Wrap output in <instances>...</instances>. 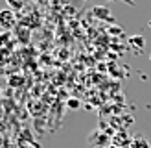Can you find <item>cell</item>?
I'll use <instances>...</instances> for the list:
<instances>
[{
  "label": "cell",
  "mask_w": 151,
  "mask_h": 148,
  "mask_svg": "<svg viewBox=\"0 0 151 148\" xmlns=\"http://www.w3.org/2000/svg\"><path fill=\"white\" fill-rule=\"evenodd\" d=\"M109 33H112V35H120V33H122V28H120V26H111V28H109Z\"/></svg>",
  "instance_id": "9c48e42d"
},
{
  "label": "cell",
  "mask_w": 151,
  "mask_h": 148,
  "mask_svg": "<svg viewBox=\"0 0 151 148\" xmlns=\"http://www.w3.org/2000/svg\"><path fill=\"white\" fill-rule=\"evenodd\" d=\"M24 4H26V0H7V6H9V9H13V11L22 9Z\"/></svg>",
  "instance_id": "5b68a950"
},
{
  "label": "cell",
  "mask_w": 151,
  "mask_h": 148,
  "mask_svg": "<svg viewBox=\"0 0 151 148\" xmlns=\"http://www.w3.org/2000/svg\"><path fill=\"white\" fill-rule=\"evenodd\" d=\"M92 15L96 19H100V20H112V13L107 6H94L92 7Z\"/></svg>",
  "instance_id": "7a4b0ae2"
},
{
  "label": "cell",
  "mask_w": 151,
  "mask_h": 148,
  "mask_svg": "<svg viewBox=\"0 0 151 148\" xmlns=\"http://www.w3.org/2000/svg\"><path fill=\"white\" fill-rule=\"evenodd\" d=\"M131 141H133V139H129L127 135H116V137H114V146H118V143H122V144L125 143L127 146H131Z\"/></svg>",
  "instance_id": "8992f818"
},
{
  "label": "cell",
  "mask_w": 151,
  "mask_h": 148,
  "mask_svg": "<svg viewBox=\"0 0 151 148\" xmlns=\"http://www.w3.org/2000/svg\"><path fill=\"white\" fill-rule=\"evenodd\" d=\"M129 148H151V144H149V141H147L146 137L138 135V137H134V139L131 141V146H129Z\"/></svg>",
  "instance_id": "277c9868"
},
{
  "label": "cell",
  "mask_w": 151,
  "mask_h": 148,
  "mask_svg": "<svg viewBox=\"0 0 151 148\" xmlns=\"http://www.w3.org/2000/svg\"><path fill=\"white\" fill-rule=\"evenodd\" d=\"M29 35H32V30L29 28H26V26H17L15 28V37H17L19 41H22V43H29Z\"/></svg>",
  "instance_id": "3957f363"
},
{
  "label": "cell",
  "mask_w": 151,
  "mask_h": 148,
  "mask_svg": "<svg viewBox=\"0 0 151 148\" xmlns=\"http://www.w3.org/2000/svg\"><path fill=\"white\" fill-rule=\"evenodd\" d=\"M65 2H66V0H50V4L54 6V7H59V6L65 4Z\"/></svg>",
  "instance_id": "30bf717a"
},
{
  "label": "cell",
  "mask_w": 151,
  "mask_h": 148,
  "mask_svg": "<svg viewBox=\"0 0 151 148\" xmlns=\"http://www.w3.org/2000/svg\"><path fill=\"white\" fill-rule=\"evenodd\" d=\"M129 43H133L137 48H140V50H142V48H144V43H146V41H144V37H131Z\"/></svg>",
  "instance_id": "52a82bcc"
},
{
  "label": "cell",
  "mask_w": 151,
  "mask_h": 148,
  "mask_svg": "<svg viewBox=\"0 0 151 148\" xmlns=\"http://www.w3.org/2000/svg\"><path fill=\"white\" fill-rule=\"evenodd\" d=\"M109 148H118V146H109Z\"/></svg>",
  "instance_id": "8fae6325"
},
{
  "label": "cell",
  "mask_w": 151,
  "mask_h": 148,
  "mask_svg": "<svg viewBox=\"0 0 151 148\" xmlns=\"http://www.w3.org/2000/svg\"><path fill=\"white\" fill-rule=\"evenodd\" d=\"M79 106H81L79 100H76V98H70V100H68V107H70V109H78Z\"/></svg>",
  "instance_id": "ba28073f"
},
{
  "label": "cell",
  "mask_w": 151,
  "mask_h": 148,
  "mask_svg": "<svg viewBox=\"0 0 151 148\" xmlns=\"http://www.w3.org/2000/svg\"><path fill=\"white\" fill-rule=\"evenodd\" d=\"M0 28L4 32H9V30L17 28V15H15L13 9H0Z\"/></svg>",
  "instance_id": "6da1fadb"
}]
</instances>
